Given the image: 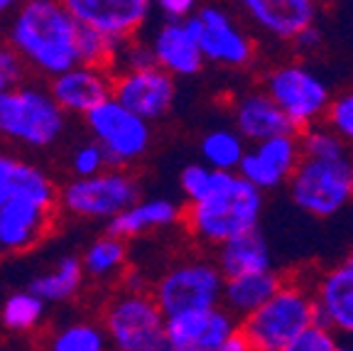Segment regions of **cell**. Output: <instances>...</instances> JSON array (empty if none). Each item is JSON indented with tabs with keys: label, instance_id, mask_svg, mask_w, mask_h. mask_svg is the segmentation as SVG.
<instances>
[{
	"label": "cell",
	"instance_id": "obj_1",
	"mask_svg": "<svg viewBox=\"0 0 353 351\" xmlns=\"http://www.w3.org/2000/svg\"><path fill=\"white\" fill-rule=\"evenodd\" d=\"M6 44L42 77L57 79L79 66V22L57 0L20 3L6 28Z\"/></svg>",
	"mask_w": 353,
	"mask_h": 351
},
{
	"label": "cell",
	"instance_id": "obj_2",
	"mask_svg": "<svg viewBox=\"0 0 353 351\" xmlns=\"http://www.w3.org/2000/svg\"><path fill=\"white\" fill-rule=\"evenodd\" d=\"M263 192L238 172H219L214 192L184 209V226L204 246L221 248L233 238L258 231Z\"/></svg>",
	"mask_w": 353,
	"mask_h": 351
},
{
	"label": "cell",
	"instance_id": "obj_3",
	"mask_svg": "<svg viewBox=\"0 0 353 351\" xmlns=\"http://www.w3.org/2000/svg\"><path fill=\"white\" fill-rule=\"evenodd\" d=\"M314 324L319 322L312 283L292 278L285 280L280 290L258 312L243 319L241 332L250 341L253 351H282Z\"/></svg>",
	"mask_w": 353,
	"mask_h": 351
},
{
	"label": "cell",
	"instance_id": "obj_4",
	"mask_svg": "<svg viewBox=\"0 0 353 351\" xmlns=\"http://www.w3.org/2000/svg\"><path fill=\"white\" fill-rule=\"evenodd\" d=\"M66 128V113L50 88L22 84L0 93V137L25 148H50Z\"/></svg>",
	"mask_w": 353,
	"mask_h": 351
},
{
	"label": "cell",
	"instance_id": "obj_5",
	"mask_svg": "<svg viewBox=\"0 0 353 351\" xmlns=\"http://www.w3.org/2000/svg\"><path fill=\"white\" fill-rule=\"evenodd\" d=\"M287 187L292 202L307 214H339L353 202V155L331 160L302 158Z\"/></svg>",
	"mask_w": 353,
	"mask_h": 351
},
{
	"label": "cell",
	"instance_id": "obj_6",
	"mask_svg": "<svg viewBox=\"0 0 353 351\" xmlns=\"http://www.w3.org/2000/svg\"><path fill=\"white\" fill-rule=\"evenodd\" d=\"M263 91L280 106V111L297 133L321 126L329 113V88L304 64L287 61V64L272 66L263 77Z\"/></svg>",
	"mask_w": 353,
	"mask_h": 351
},
{
	"label": "cell",
	"instance_id": "obj_7",
	"mask_svg": "<svg viewBox=\"0 0 353 351\" xmlns=\"http://www.w3.org/2000/svg\"><path fill=\"white\" fill-rule=\"evenodd\" d=\"M226 278L214 260H184L176 263L157 280L154 302L165 317L184 312H209L223 302Z\"/></svg>",
	"mask_w": 353,
	"mask_h": 351
},
{
	"label": "cell",
	"instance_id": "obj_8",
	"mask_svg": "<svg viewBox=\"0 0 353 351\" xmlns=\"http://www.w3.org/2000/svg\"><path fill=\"white\" fill-rule=\"evenodd\" d=\"M165 327V312L145 292H123L103 314V330L118 351H170Z\"/></svg>",
	"mask_w": 353,
	"mask_h": 351
},
{
	"label": "cell",
	"instance_id": "obj_9",
	"mask_svg": "<svg viewBox=\"0 0 353 351\" xmlns=\"http://www.w3.org/2000/svg\"><path fill=\"white\" fill-rule=\"evenodd\" d=\"M140 187L123 170H105L99 177L72 180L61 187L59 202L74 216L83 219H116L138 204Z\"/></svg>",
	"mask_w": 353,
	"mask_h": 351
},
{
	"label": "cell",
	"instance_id": "obj_10",
	"mask_svg": "<svg viewBox=\"0 0 353 351\" xmlns=\"http://www.w3.org/2000/svg\"><path fill=\"white\" fill-rule=\"evenodd\" d=\"M86 126L108 160V170H123L145 155L150 145V126L123 108L118 101H105L86 115Z\"/></svg>",
	"mask_w": 353,
	"mask_h": 351
},
{
	"label": "cell",
	"instance_id": "obj_11",
	"mask_svg": "<svg viewBox=\"0 0 353 351\" xmlns=\"http://www.w3.org/2000/svg\"><path fill=\"white\" fill-rule=\"evenodd\" d=\"M184 25L199 42L206 61L221 66H245L253 61L255 42L223 8L201 6Z\"/></svg>",
	"mask_w": 353,
	"mask_h": 351
},
{
	"label": "cell",
	"instance_id": "obj_12",
	"mask_svg": "<svg viewBox=\"0 0 353 351\" xmlns=\"http://www.w3.org/2000/svg\"><path fill=\"white\" fill-rule=\"evenodd\" d=\"M64 6L79 25L96 30L113 44L135 39L152 10L148 0H66Z\"/></svg>",
	"mask_w": 353,
	"mask_h": 351
},
{
	"label": "cell",
	"instance_id": "obj_13",
	"mask_svg": "<svg viewBox=\"0 0 353 351\" xmlns=\"http://www.w3.org/2000/svg\"><path fill=\"white\" fill-rule=\"evenodd\" d=\"M299 162H302L299 133H290V135L270 137V140L250 145L238 167V175L258 187L260 192H268L292 180Z\"/></svg>",
	"mask_w": 353,
	"mask_h": 351
},
{
	"label": "cell",
	"instance_id": "obj_14",
	"mask_svg": "<svg viewBox=\"0 0 353 351\" xmlns=\"http://www.w3.org/2000/svg\"><path fill=\"white\" fill-rule=\"evenodd\" d=\"M174 77L162 72L160 66L113 77V101L143 118L145 123L165 118L174 104Z\"/></svg>",
	"mask_w": 353,
	"mask_h": 351
},
{
	"label": "cell",
	"instance_id": "obj_15",
	"mask_svg": "<svg viewBox=\"0 0 353 351\" xmlns=\"http://www.w3.org/2000/svg\"><path fill=\"white\" fill-rule=\"evenodd\" d=\"M312 292L316 322L336 336H353V256L316 275Z\"/></svg>",
	"mask_w": 353,
	"mask_h": 351
},
{
	"label": "cell",
	"instance_id": "obj_16",
	"mask_svg": "<svg viewBox=\"0 0 353 351\" xmlns=\"http://www.w3.org/2000/svg\"><path fill=\"white\" fill-rule=\"evenodd\" d=\"M167 341L170 351L199 349V351H219L226 344L241 324L236 322L228 310H209V312H184L167 317Z\"/></svg>",
	"mask_w": 353,
	"mask_h": 351
},
{
	"label": "cell",
	"instance_id": "obj_17",
	"mask_svg": "<svg viewBox=\"0 0 353 351\" xmlns=\"http://www.w3.org/2000/svg\"><path fill=\"white\" fill-rule=\"evenodd\" d=\"M50 93L64 113L86 118L94 108L113 99V77L101 66H74L66 74L50 79Z\"/></svg>",
	"mask_w": 353,
	"mask_h": 351
},
{
	"label": "cell",
	"instance_id": "obj_18",
	"mask_svg": "<svg viewBox=\"0 0 353 351\" xmlns=\"http://www.w3.org/2000/svg\"><path fill=\"white\" fill-rule=\"evenodd\" d=\"M241 8L260 30L287 42L314 28L319 15L314 0H245Z\"/></svg>",
	"mask_w": 353,
	"mask_h": 351
},
{
	"label": "cell",
	"instance_id": "obj_19",
	"mask_svg": "<svg viewBox=\"0 0 353 351\" xmlns=\"http://www.w3.org/2000/svg\"><path fill=\"white\" fill-rule=\"evenodd\" d=\"M52 224V207L25 197L0 199V238L3 253H20L32 248Z\"/></svg>",
	"mask_w": 353,
	"mask_h": 351
},
{
	"label": "cell",
	"instance_id": "obj_20",
	"mask_svg": "<svg viewBox=\"0 0 353 351\" xmlns=\"http://www.w3.org/2000/svg\"><path fill=\"white\" fill-rule=\"evenodd\" d=\"M233 121H236L238 135L243 140H250L253 145L270 140V137L297 133L280 111V106L265 91H250L243 99H238L233 108Z\"/></svg>",
	"mask_w": 353,
	"mask_h": 351
},
{
	"label": "cell",
	"instance_id": "obj_21",
	"mask_svg": "<svg viewBox=\"0 0 353 351\" xmlns=\"http://www.w3.org/2000/svg\"><path fill=\"white\" fill-rule=\"evenodd\" d=\"M150 47H152L157 66L170 77H194L201 72L206 61L201 47L192 37L184 22H165L154 32Z\"/></svg>",
	"mask_w": 353,
	"mask_h": 351
},
{
	"label": "cell",
	"instance_id": "obj_22",
	"mask_svg": "<svg viewBox=\"0 0 353 351\" xmlns=\"http://www.w3.org/2000/svg\"><path fill=\"white\" fill-rule=\"evenodd\" d=\"M8 197H25L44 207H54L57 192L52 180L37 165L0 153V199Z\"/></svg>",
	"mask_w": 353,
	"mask_h": 351
},
{
	"label": "cell",
	"instance_id": "obj_23",
	"mask_svg": "<svg viewBox=\"0 0 353 351\" xmlns=\"http://www.w3.org/2000/svg\"><path fill=\"white\" fill-rule=\"evenodd\" d=\"M282 283H285V278L277 275L275 270L226 280V285H223V310H228L233 317H241L243 322L245 317L258 312L265 302L280 290Z\"/></svg>",
	"mask_w": 353,
	"mask_h": 351
},
{
	"label": "cell",
	"instance_id": "obj_24",
	"mask_svg": "<svg viewBox=\"0 0 353 351\" xmlns=\"http://www.w3.org/2000/svg\"><path fill=\"white\" fill-rule=\"evenodd\" d=\"M216 265L226 280L265 273V270H272L270 248L260 231H250V234H243V236L223 243L216 253Z\"/></svg>",
	"mask_w": 353,
	"mask_h": 351
},
{
	"label": "cell",
	"instance_id": "obj_25",
	"mask_svg": "<svg viewBox=\"0 0 353 351\" xmlns=\"http://www.w3.org/2000/svg\"><path fill=\"white\" fill-rule=\"evenodd\" d=\"M182 209L176 207L170 199H148V202H138L128 211L118 214L116 219H110L105 224V236L121 238H135L145 234L148 229H157V226H170L174 221L182 219Z\"/></svg>",
	"mask_w": 353,
	"mask_h": 351
},
{
	"label": "cell",
	"instance_id": "obj_26",
	"mask_svg": "<svg viewBox=\"0 0 353 351\" xmlns=\"http://www.w3.org/2000/svg\"><path fill=\"white\" fill-rule=\"evenodd\" d=\"M83 263L77 256H64L52 273L37 275L28 285V290L42 302H64L81 290L83 283Z\"/></svg>",
	"mask_w": 353,
	"mask_h": 351
},
{
	"label": "cell",
	"instance_id": "obj_27",
	"mask_svg": "<svg viewBox=\"0 0 353 351\" xmlns=\"http://www.w3.org/2000/svg\"><path fill=\"white\" fill-rule=\"evenodd\" d=\"M199 153L204 165L216 172H238L243 158L248 153L245 140L238 135V131H228V128H216V131L206 133Z\"/></svg>",
	"mask_w": 353,
	"mask_h": 351
},
{
	"label": "cell",
	"instance_id": "obj_28",
	"mask_svg": "<svg viewBox=\"0 0 353 351\" xmlns=\"http://www.w3.org/2000/svg\"><path fill=\"white\" fill-rule=\"evenodd\" d=\"M128 258V246L125 241L113 236H101L96 238L83 253V270L91 278H113L123 270Z\"/></svg>",
	"mask_w": 353,
	"mask_h": 351
},
{
	"label": "cell",
	"instance_id": "obj_29",
	"mask_svg": "<svg viewBox=\"0 0 353 351\" xmlns=\"http://www.w3.org/2000/svg\"><path fill=\"white\" fill-rule=\"evenodd\" d=\"M42 314H44V302L39 297H34L30 290L10 295L6 300V305H3V310H0L3 324L12 332L32 330L34 324L42 319Z\"/></svg>",
	"mask_w": 353,
	"mask_h": 351
},
{
	"label": "cell",
	"instance_id": "obj_30",
	"mask_svg": "<svg viewBox=\"0 0 353 351\" xmlns=\"http://www.w3.org/2000/svg\"><path fill=\"white\" fill-rule=\"evenodd\" d=\"M50 351H105V332L99 324H69L59 334H54Z\"/></svg>",
	"mask_w": 353,
	"mask_h": 351
},
{
	"label": "cell",
	"instance_id": "obj_31",
	"mask_svg": "<svg viewBox=\"0 0 353 351\" xmlns=\"http://www.w3.org/2000/svg\"><path fill=\"white\" fill-rule=\"evenodd\" d=\"M157 66L152 55V47L140 39H128V42L116 44L113 57H110L108 72L110 77H121V74H132V72H145Z\"/></svg>",
	"mask_w": 353,
	"mask_h": 351
},
{
	"label": "cell",
	"instance_id": "obj_32",
	"mask_svg": "<svg viewBox=\"0 0 353 351\" xmlns=\"http://www.w3.org/2000/svg\"><path fill=\"white\" fill-rule=\"evenodd\" d=\"M299 145H302V158L331 160V158L351 155L348 153V145L329 126H324V123L299 133Z\"/></svg>",
	"mask_w": 353,
	"mask_h": 351
},
{
	"label": "cell",
	"instance_id": "obj_33",
	"mask_svg": "<svg viewBox=\"0 0 353 351\" xmlns=\"http://www.w3.org/2000/svg\"><path fill=\"white\" fill-rule=\"evenodd\" d=\"M113 50H116V44L108 42L103 35L86 28V25H79V64L108 69Z\"/></svg>",
	"mask_w": 353,
	"mask_h": 351
},
{
	"label": "cell",
	"instance_id": "obj_34",
	"mask_svg": "<svg viewBox=\"0 0 353 351\" xmlns=\"http://www.w3.org/2000/svg\"><path fill=\"white\" fill-rule=\"evenodd\" d=\"M216 175L219 172L206 167L204 162H192V165L184 167L182 175H179V184H182V192L189 199V204L201 202L214 192Z\"/></svg>",
	"mask_w": 353,
	"mask_h": 351
},
{
	"label": "cell",
	"instance_id": "obj_35",
	"mask_svg": "<svg viewBox=\"0 0 353 351\" xmlns=\"http://www.w3.org/2000/svg\"><path fill=\"white\" fill-rule=\"evenodd\" d=\"M324 126H329L348 148H353V88L341 91L331 99Z\"/></svg>",
	"mask_w": 353,
	"mask_h": 351
},
{
	"label": "cell",
	"instance_id": "obj_36",
	"mask_svg": "<svg viewBox=\"0 0 353 351\" xmlns=\"http://www.w3.org/2000/svg\"><path fill=\"white\" fill-rule=\"evenodd\" d=\"M108 170V160L101 150L99 143H83L72 153V172L74 180H88V177H99Z\"/></svg>",
	"mask_w": 353,
	"mask_h": 351
},
{
	"label": "cell",
	"instance_id": "obj_37",
	"mask_svg": "<svg viewBox=\"0 0 353 351\" xmlns=\"http://www.w3.org/2000/svg\"><path fill=\"white\" fill-rule=\"evenodd\" d=\"M282 351H341V344H339L334 332H329L321 324H314L312 330L299 334L292 344H287Z\"/></svg>",
	"mask_w": 353,
	"mask_h": 351
},
{
	"label": "cell",
	"instance_id": "obj_38",
	"mask_svg": "<svg viewBox=\"0 0 353 351\" xmlns=\"http://www.w3.org/2000/svg\"><path fill=\"white\" fill-rule=\"evenodd\" d=\"M22 74H25V61L6 42H0V93L22 86Z\"/></svg>",
	"mask_w": 353,
	"mask_h": 351
},
{
	"label": "cell",
	"instance_id": "obj_39",
	"mask_svg": "<svg viewBox=\"0 0 353 351\" xmlns=\"http://www.w3.org/2000/svg\"><path fill=\"white\" fill-rule=\"evenodd\" d=\"M157 10L162 12L165 22H187L199 10L192 0H160Z\"/></svg>",
	"mask_w": 353,
	"mask_h": 351
},
{
	"label": "cell",
	"instance_id": "obj_40",
	"mask_svg": "<svg viewBox=\"0 0 353 351\" xmlns=\"http://www.w3.org/2000/svg\"><path fill=\"white\" fill-rule=\"evenodd\" d=\"M321 44V30L316 28H309L307 32H302L297 39H294V47H297L299 52H314L316 47Z\"/></svg>",
	"mask_w": 353,
	"mask_h": 351
},
{
	"label": "cell",
	"instance_id": "obj_41",
	"mask_svg": "<svg viewBox=\"0 0 353 351\" xmlns=\"http://www.w3.org/2000/svg\"><path fill=\"white\" fill-rule=\"evenodd\" d=\"M219 351H253V346H250V341L243 336V332L238 330L236 334H233L231 339L226 341V344L221 346Z\"/></svg>",
	"mask_w": 353,
	"mask_h": 351
},
{
	"label": "cell",
	"instance_id": "obj_42",
	"mask_svg": "<svg viewBox=\"0 0 353 351\" xmlns=\"http://www.w3.org/2000/svg\"><path fill=\"white\" fill-rule=\"evenodd\" d=\"M15 8H17V3L15 0H0V20H3V17L8 15V12H15Z\"/></svg>",
	"mask_w": 353,
	"mask_h": 351
},
{
	"label": "cell",
	"instance_id": "obj_43",
	"mask_svg": "<svg viewBox=\"0 0 353 351\" xmlns=\"http://www.w3.org/2000/svg\"><path fill=\"white\" fill-rule=\"evenodd\" d=\"M341 351H353L351 346H341Z\"/></svg>",
	"mask_w": 353,
	"mask_h": 351
},
{
	"label": "cell",
	"instance_id": "obj_44",
	"mask_svg": "<svg viewBox=\"0 0 353 351\" xmlns=\"http://www.w3.org/2000/svg\"><path fill=\"white\" fill-rule=\"evenodd\" d=\"M182 351H199V349H182Z\"/></svg>",
	"mask_w": 353,
	"mask_h": 351
},
{
	"label": "cell",
	"instance_id": "obj_45",
	"mask_svg": "<svg viewBox=\"0 0 353 351\" xmlns=\"http://www.w3.org/2000/svg\"><path fill=\"white\" fill-rule=\"evenodd\" d=\"M351 256H353V253H351Z\"/></svg>",
	"mask_w": 353,
	"mask_h": 351
}]
</instances>
